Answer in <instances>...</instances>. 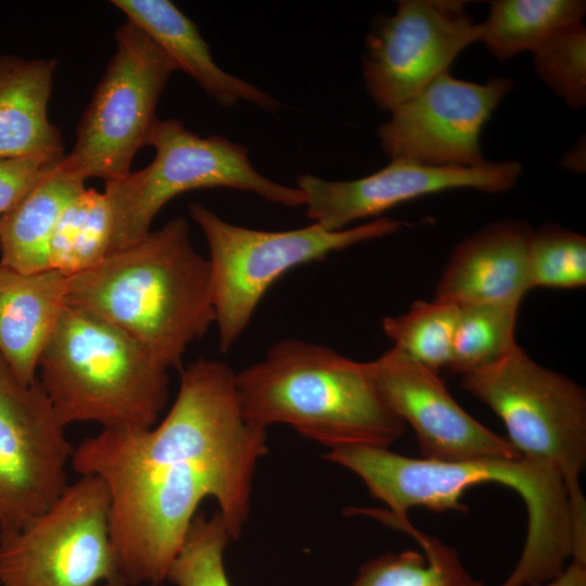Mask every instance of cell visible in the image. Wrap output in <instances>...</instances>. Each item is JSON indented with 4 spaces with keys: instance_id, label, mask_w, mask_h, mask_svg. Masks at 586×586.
I'll use <instances>...</instances> for the list:
<instances>
[{
    "instance_id": "6da1fadb",
    "label": "cell",
    "mask_w": 586,
    "mask_h": 586,
    "mask_svg": "<svg viewBox=\"0 0 586 586\" xmlns=\"http://www.w3.org/2000/svg\"><path fill=\"white\" fill-rule=\"evenodd\" d=\"M268 453L266 430L243 417L235 372L199 358L181 369L176 399L146 430L102 429L74 447L71 467L100 477L126 586H158L203 499L218 504L231 539L250 512L252 481Z\"/></svg>"
},
{
    "instance_id": "7a4b0ae2",
    "label": "cell",
    "mask_w": 586,
    "mask_h": 586,
    "mask_svg": "<svg viewBox=\"0 0 586 586\" xmlns=\"http://www.w3.org/2000/svg\"><path fill=\"white\" fill-rule=\"evenodd\" d=\"M324 458L359 476L390 514L405 519L413 507L466 512L472 486L497 483L514 491L527 512L526 539L514 569L499 586H540L556 578L573 555V524L565 484L555 467L525 457L437 461L383 447L330 449Z\"/></svg>"
},
{
    "instance_id": "3957f363",
    "label": "cell",
    "mask_w": 586,
    "mask_h": 586,
    "mask_svg": "<svg viewBox=\"0 0 586 586\" xmlns=\"http://www.w3.org/2000/svg\"><path fill=\"white\" fill-rule=\"evenodd\" d=\"M65 304L122 330L169 369L215 323L211 269L175 217L133 245L65 278Z\"/></svg>"
},
{
    "instance_id": "277c9868",
    "label": "cell",
    "mask_w": 586,
    "mask_h": 586,
    "mask_svg": "<svg viewBox=\"0 0 586 586\" xmlns=\"http://www.w3.org/2000/svg\"><path fill=\"white\" fill-rule=\"evenodd\" d=\"M235 387L250 424L264 430L286 424L330 449L388 448L405 431L368 362L321 344L278 341L260 360L235 373Z\"/></svg>"
},
{
    "instance_id": "5b68a950",
    "label": "cell",
    "mask_w": 586,
    "mask_h": 586,
    "mask_svg": "<svg viewBox=\"0 0 586 586\" xmlns=\"http://www.w3.org/2000/svg\"><path fill=\"white\" fill-rule=\"evenodd\" d=\"M168 370L122 330L65 304L40 355L38 380L65 426L146 430L167 404Z\"/></svg>"
},
{
    "instance_id": "8992f818",
    "label": "cell",
    "mask_w": 586,
    "mask_h": 586,
    "mask_svg": "<svg viewBox=\"0 0 586 586\" xmlns=\"http://www.w3.org/2000/svg\"><path fill=\"white\" fill-rule=\"evenodd\" d=\"M460 386L502 421L522 457L551 464L570 499L572 559L586 564V392L533 360L517 343L496 361L461 375Z\"/></svg>"
},
{
    "instance_id": "52a82bcc",
    "label": "cell",
    "mask_w": 586,
    "mask_h": 586,
    "mask_svg": "<svg viewBox=\"0 0 586 586\" xmlns=\"http://www.w3.org/2000/svg\"><path fill=\"white\" fill-rule=\"evenodd\" d=\"M148 145L156 151L152 163L105 182L103 193L112 216L107 255L148 235L158 212L187 191L228 188L252 192L289 207L306 204V195L301 189L259 174L250 161L249 149L226 137L203 138L176 118L157 119Z\"/></svg>"
},
{
    "instance_id": "ba28073f",
    "label": "cell",
    "mask_w": 586,
    "mask_h": 586,
    "mask_svg": "<svg viewBox=\"0 0 586 586\" xmlns=\"http://www.w3.org/2000/svg\"><path fill=\"white\" fill-rule=\"evenodd\" d=\"M189 213L208 245L215 324L222 352L234 345L265 293L288 270L357 243L393 234L405 225L381 216L339 231L315 222L298 229L269 231L230 224L200 203H191Z\"/></svg>"
},
{
    "instance_id": "9c48e42d",
    "label": "cell",
    "mask_w": 586,
    "mask_h": 586,
    "mask_svg": "<svg viewBox=\"0 0 586 586\" xmlns=\"http://www.w3.org/2000/svg\"><path fill=\"white\" fill-rule=\"evenodd\" d=\"M116 50L77 127V139L56 170L105 182L130 171V164L158 119V100L177 66L139 26L115 30Z\"/></svg>"
},
{
    "instance_id": "30bf717a",
    "label": "cell",
    "mask_w": 586,
    "mask_h": 586,
    "mask_svg": "<svg viewBox=\"0 0 586 586\" xmlns=\"http://www.w3.org/2000/svg\"><path fill=\"white\" fill-rule=\"evenodd\" d=\"M126 586L110 533L104 482L80 475L44 512L0 530V586Z\"/></svg>"
},
{
    "instance_id": "8fae6325",
    "label": "cell",
    "mask_w": 586,
    "mask_h": 586,
    "mask_svg": "<svg viewBox=\"0 0 586 586\" xmlns=\"http://www.w3.org/2000/svg\"><path fill=\"white\" fill-rule=\"evenodd\" d=\"M479 41V24L459 0H400L381 14L365 39L361 74L377 104L392 112L448 69Z\"/></svg>"
},
{
    "instance_id": "7c38bea8",
    "label": "cell",
    "mask_w": 586,
    "mask_h": 586,
    "mask_svg": "<svg viewBox=\"0 0 586 586\" xmlns=\"http://www.w3.org/2000/svg\"><path fill=\"white\" fill-rule=\"evenodd\" d=\"M74 447L37 379L21 383L0 367V530L44 512L68 486Z\"/></svg>"
},
{
    "instance_id": "4fadbf2b",
    "label": "cell",
    "mask_w": 586,
    "mask_h": 586,
    "mask_svg": "<svg viewBox=\"0 0 586 586\" xmlns=\"http://www.w3.org/2000/svg\"><path fill=\"white\" fill-rule=\"evenodd\" d=\"M512 80L495 77L485 84L443 74L395 107L378 127V138L391 160L431 166L476 167L483 157L480 136Z\"/></svg>"
},
{
    "instance_id": "5bb4252c",
    "label": "cell",
    "mask_w": 586,
    "mask_h": 586,
    "mask_svg": "<svg viewBox=\"0 0 586 586\" xmlns=\"http://www.w3.org/2000/svg\"><path fill=\"white\" fill-rule=\"evenodd\" d=\"M521 170L515 161L462 167L391 160L384 168L353 180L331 181L303 174L296 187L306 195V216L327 230L339 231L407 201L445 190L501 193L515 184Z\"/></svg>"
},
{
    "instance_id": "9a60e30c",
    "label": "cell",
    "mask_w": 586,
    "mask_h": 586,
    "mask_svg": "<svg viewBox=\"0 0 586 586\" xmlns=\"http://www.w3.org/2000/svg\"><path fill=\"white\" fill-rule=\"evenodd\" d=\"M368 366L388 406L412 428L422 458L463 461L521 456L507 438L463 410L437 372L399 349L392 347Z\"/></svg>"
},
{
    "instance_id": "2e32d148",
    "label": "cell",
    "mask_w": 586,
    "mask_h": 586,
    "mask_svg": "<svg viewBox=\"0 0 586 586\" xmlns=\"http://www.w3.org/2000/svg\"><path fill=\"white\" fill-rule=\"evenodd\" d=\"M532 232L526 222L501 220L463 239L451 252L435 297L459 307L521 304L530 290L527 259Z\"/></svg>"
},
{
    "instance_id": "e0dca14e",
    "label": "cell",
    "mask_w": 586,
    "mask_h": 586,
    "mask_svg": "<svg viewBox=\"0 0 586 586\" xmlns=\"http://www.w3.org/2000/svg\"><path fill=\"white\" fill-rule=\"evenodd\" d=\"M128 21L143 29L170 58L222 107L246 101L266 111L281 103L255 85L225 72L214 60L196 24L168 0H113Z\"/></svg>"
},
{
    "instance_id": "ac0fdd59",
    "label": "cell",
    "mask_w": 586,
    "mask_h": 586,
    "mask_svg": "<svg viewBox=\"0 0 586 586\" xmlns=\"http://www.w3.org/2000/svg\"><path fill=\"white\" fill-rule=\"evenodd\" d=\"M65 278L0 265V355L23 384L37 380L40 355L65 306Z\"/></svg>"
},
{
    "instance_id": "d6986e66",
    "label": "cell",
    "mask_w": 586,
    "mask_h": 586,
    "mask_svg": "<svg viewBox=\"0 0 586 586\" xmlns=\"http://www.w3.org/2000/svg\"><path fill=\"white\" fill-rule=\"evenodd\" d=\"M54 59L0 55V157L64 153L60 130L48 117Z\"/></svg>"
},
{
    "instance_id": "ffe728a7",
    "label": "cell",
    "mask_w": 586,
    "mask_h": 586,
    "mask_svg": "<svg viewBox=\"0 0 586 586\" xmlns=\"http://www.w3.org/2000/svg\"><path fill=\"white\" fill-rule=\"evenodd\" d=\"M85 189L84 181L55 169L0 216V265L20 272L51 270L49 246L56 222Z\"/></svg>"
},
{
    "instance_id": "44dd1931",
    "label": "cell",
    "mask_w": 586,
    "mask_h": 586,
    "mask_svg": "<svg viewBox=\"0 0 586 586\" xmlns=\"http://www.w3.org/2000/svg\"><path fill=\"white\" fill-rule=\"evenodd\" d=\"M411 536L423 555L413 550L387 552L364 563L353 586H484L461 563L456 549L418 530L409 518L400 519L382 508H352Z\"/></svg>"
},
{
    "instance_id": "7402d4cb",
    "label": "cell",
    "mask_w": 586,
    "mask_h": 586,
    "mask_svg": "<svg viewBox=\"0 0 586 586\" xmlns=\"http://www.w3.org/2000/svg\"><path fill=\"white\" fill-rule=\"evenodd\" d=\"M581 0H497L479 23V41L498 60L532 53L559 33L583 23Z\"/></svg>"
},
{
    "instance_id": "603a6c76",
    "label": "cell",
    "mask_w": 586,
    "mask_h": 586,
    "mask_svg": "<svg viewBox=\"0 0 586 586\" xmlns=\"http://www.w3.org/2000/svg\"><path fill=\"white\" fill-rule=\"evenodd\" d=\"M112 216L104 193L85 189L63 211L49 246V264L65 277L82 271L106 257Z\"/></svg>"
},
{
    "instance_id": "cb8c5ba5",
    "label": "cell",
    "mask_w": 586,
    "mask_h": 586,
    "mask_svg": "<svg viewBox=\"0 0 586 586\" xmlns=\"http://www.w3.org/2000/svg\"><path fill=\"white\" fill-rule=\"evenodd\" d=\"M460 307L434 297L416 301L408 311L385 317L382 330L395 348L435 371L448 367Z\"/></svg>"
},
{
    "instance_id": "d4e9b609",
    "label": "cell",
    "mask_w": 586,
    "mask_h": 586,
    "mask_svg": "<svg viewBox=\"0 0 586 586\" xmlns=\"http://www.w3.org/2000/svg\"><path fill=\"white\" fill-rule=\"evenodd\" d=\"M519 307L518 303L460 307L447 370L462 375L504 356L517 343L514 330Z\"/></svg>"
},
{
    "instance_id": "484cf974",
    "label": "cell",
    "mask_w": 586,
    "mask_h": 586,
    "mask_svg": "<svg viewBox=\"0 0 586 586\" xmlns=\"http://www.w3.org/2000/svg\"><path fill=\"white\" fill-rule=\"evenodd\" d=\"M230 540L218 510L211 517L195 514L165 581L175 586H231L224 563V552Z\"/></svg>"
},
{
    "instance_id": "4316f807",
    "label": "cell",
    "mask_w": 586,
    "mask_h": 586,
    "mask_svg": "<svg viewBox=\"0 0 586 586\" xmlns=\"http://www.w3.org/2000/svg\"><path fill=\"white\" fill-rule=\"evenodd\" d=\"M527 275L534 288L576 289L586 285V238L556 225L532 232Z\"/></svg>"
},
{
    "instance_id": "83f0119b",
    "label": "cell",
    "mask_w": 586,
    "mask_h": 586,
    "mask_svg": "<svg viewBox=\"0 0 586 586\" xmlns=\"http://www.w3.org/2000/svg\"><path fill=\"white\" fill-rule=\"evenodd\" d=\"M538 77L570 107L586 103V28L574 25L533 52Z\"/></svg>"
},
{
    "instance_id": "f1b7e54d",
    "label": "cell",
    "mask_w": 586,
    "mask_h": 586,
    "mask_svg": "<svg viewBox=\"0 0 586 586\" xmlns=\"http://www.w3.org/2000/svg\"><path fill=\"white\" fill-rule=\"evenodd\" d=\"M64 153L0 157V216L12 209L40 181L51 175Z\"/></svg>"
},
{
    "instance_id": "f546056e",
    "label": "cell",
    "mask_w": 586,
    "mask_h": 586,
    "mask_svg": "<svg viewBox=\"0 0 586 586\" xmlns=\"http://www.w3.org/2000/svg\"><path fill=\"white\" fill-rule=\"evenodd\" d=\"M540 586H586V564L572 560L560 575Z\"/></svg>"
},
{
    "instance_id": "4dcf8cb0",
    "label": "cell",
    "mask_w": 586,
    "mask_h": 586,
    "mask_svg": "<svg viewBox=\"0 0 586 586\" xmlns=\"http://www.w3.org/2000/svg\"><path fill=\"white\" fill-rule=\"evenodd\" d=\"M98 586H116V585H112V584H101V585H98Z\"/></svg>"
},
{
    "instance_id": "1f68e13d",
    "label": "cell",
    "mask_w": 586,
    "mask_h": 586,
    "mask_svg": "<svg viewBox=\"0 0 586 586\" xmlns=\"http://www.w3.org/2000/svg\"><path fill=\"white\" fill-rule=\"evenodd\" d=\"M2 362H3V358L0 355V367H1Z\"/></svg>"
}]
</instances>
